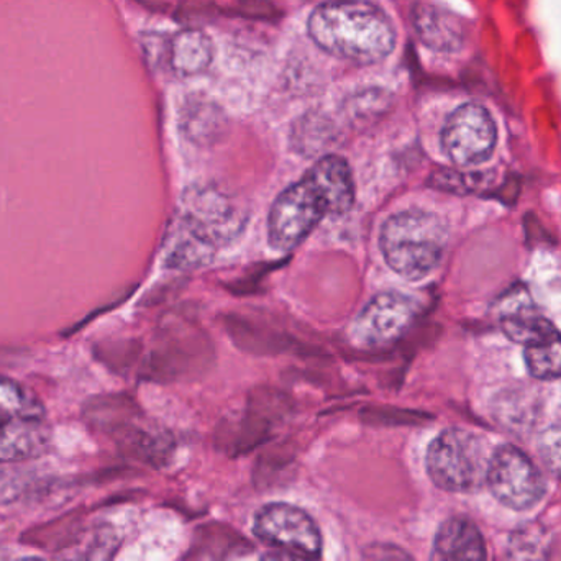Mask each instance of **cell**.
I'll use <instances>...</instances> for the list:
<instances>
[{
  "label": "cell",
  "mask_w": 561,
  "mask_h": 561,
  "mask_svg": "<svg viewBox=\"0 0 561 561\" xmlns=\"http://www.w3.org/2000/svg\"><path fill=\"white\" fill-rule=\"evenodd\" d=\"M355 203L350 164L339 154L320 158L302 180L283 191L268 214L272 249L290 252L299 247L325 217L348 213Z\"/></svg>",
  "instance_id": "obj_1"
},
{
  "label": "cell",
  "mask_w": 561,
  "mask_h": 561,
  "mask_svg": "<svg viewBox=\"0 0 561 561\" xmlns=\"http://www.w3.org/2000/svg\"><path fill=\"white\" fill-rule=\"evenodd\" d=\"M309 35L323 51L356 65H376L396 46L389 16L362 0H335L317 7L310 13Z\"/></svg>",
  "instance_id": "obj_2"
},
{
  "label": "cell",
  "mask_w": 561,
  "mask_h": 561,
  "mask_svg": "<svg viewBox=\"0 0 561 561\" xmlns=\"http://www.w3.org/2000/svg\"><path fill=\"white\" fill-rule=\"evenodd\" d=\"M447 224L437 214L409 209L389 216L379 232V250L392 272L409 280L431 276L447 249Z\"/></svg>",
  "instance_id": "obj_3"
},
{
  "label": "cell",
  "mask_w": 561,
  "mask_h": 561,
  "mask_svg": "<svg viewBox=\"0 0 561 561\" xmlns=\"http://www.w3.org/2000/svg\"><path fill=\"white\" fill-rule=\"evenodd\" d=\"M242 217L226 197L209 191L187 194L184 210L171 242L170 263L181 266L203 263L242 230Z\"/></svg>",
  "instance_id": "obj_4"
},
{
  "label": "cell",
  "mask_w": 561,
  "mask_h": 561,
  "mask_svg": "<svg viewBox=\"0 0 561 561\" xmlns=\"http://www.w3.org/2000/svg\"><path fill=\"white\" fill-rule=\"evenodd\" d=\"M493 451L480 435L447 428L428 445L425 467L435 486L448 493H474L486 486Z\"/></svg>",
  "instance_id": "obj_5"
},
{
  "label": "cell",
  "mask_w": 561,
  "mask_h": 561,
  "mask_svg": "<svg viewBox=\"0 0 561 561\" xmlns=\"http://www.w3.org/2000/svg\"><path fill=\"white\" fill-rule=\"evenodd\" d=\"M486 486L504 507L513 511L533 510L547 493L539 468L513 445H503L493 451Z\"/></svg>",
  "instance_id": "obj_6"
},
{
  "label": "cell",
  "mask_w": 561,
  "mask_h": 561,
  "mask_svg": "<svg viewBox=\"0 0 561 561\" xmlns=\"http://www.w3.org/2000/svg\"><path fill=\"white\" fill-rule=\"evenodd\" d=\"M253 533L262 542L279 552L317 560L322 556V536L316 520L286 503H272L256 513Z\"/></svg>",
  "instance_id": "obj_7"
},
{
  "label": "cell",
  "mask_w": 561,
  "mask_h": 561,
  "mask_svg": "<svg viewBox=\"0 0 561 561\" xmlns=\"http://www.w3.org/2000/svg\"><path fill=\"white\" fill-rule=\"evenodd\" d=\"M496 124L480 104H463L448 115L442 148L458 167H477L490 160L496 147Z\"/></svg>",
  "instance_id": "obj_8"
},
{
  "label": "cell",
  "mask_w": 561,
  "mask_h": 561,
  "mask_svg": "<svg viewBox=\"0 0 561 561\" xmlns=\"http://www.w3.org/2000/svg\"><path fill=\"white\" fill-rule=\"evenodd\" d=\"M417 302L404 293L378 294L373 297L352 327V336L363 346H381L398 340L414 320Z\"/></svg>",
  "instance_id": "obj_9"
},
{
  "label": "cell",
  "mask_w": 561,
  "mask_h": 561,
  "mask_svg": "<svg viewBox=\"0 0 561 561\" xmlns=\"http://www.w3.org/2000/svg\"><path fill=\"white\" fill-rule=\"evenodd\" d=\"M51 440L46 417L0 415V463L32 460L45 454Z\"/></svg>",
  "instance_id": "obj_10"
},
{
  "label": "cell",
  "mask_w": 561,
  "mask_h": 561,
  "mask_svg": "<svg viewBox=\"0 0 561 561\" xmlns=\"http://www.w3.org/2000/svg\"><path fill=\"white\" fill-rule=\"evenodd\" d=\"M431 561H488L486 543L477 524L450 517L438 527Z\"/></svg>",
  "instance_id": "obj_11"
},
{
  "label": "cell",
  "mask_w": 561,
  "mask_h": 561,
  "mask_svg": "<svg viewBox=\"0 0 561 561\" xmlns=\"http://www.w3.org/2000/svg\"><path fill=\"white\" fill-rule=\"evenodd\" d=\"M415 32L428 48L457 51L465 42V30L458 16L434 3L419 2L412 12Z\"/></svg>",
  "instance_id": "obj_12"
},
{
  "label": "cell",
  "mask_w": 561,
  "mask_h": 561,
  "mask_svg": "<svg viewBox=\"0 0 561 561\" xmlns=\"http://www.w3.org/2000/svg\"><path fill=\"white\" fill-rule=\"evenodd\" d=\"M170 65L178 75L194 76L213 62L214 46L206 33L196 28L176 33L170 43Z\"/></svg>",
  "instance_id": "obj_13"
},
{
  "label": "cell",
  "mask_w": 561,
  "mask_h": 561,
  "mask_svg": "<svg viewBox=\"0 0 561 561\" xmlns=\"http://www.w3.org/2000/svg\"><path fill=\"white\" fill-rule=\"evenodd\" d=\"M527 369L537 379L561 378V335L553 332L552 335L527 345L524 350Z\"/></svg>",
  "instance_id": "obj_14"
},
{
  "label": "cell",
  "mask_w": 561,
  "mask_h": 561,
  "mask_svg": "<svg viewBox=\"0 0 561 561\" xmlns=\"http://www.w3.org/2000/svg\"><path fill=\"white\" fill-rule=\"evenodd\" d=\"M0 415L46 417L45 408L25 386L0 376Z\"/></svg>",
  "instance_id": "obj_15"
},
{
  "label": "cell",
  "mask_w": 561,
  "mask_h": 561,
  "mask_svg": "<svg viewBox=\"0 0 561 561\" xmlns=\"http://www.w3.org/2000/svg\"><path fill=\"white\" fill-rule=\"evenodd\" d=\"M503 330L513 342L524 346L533 345L557 332L550 320L529 312L507 313L503 319Z\"/></svg>",
  "instance_id": "obj_16"
},
{
  "label": "cell",
  "mask_w": 561,
  "mask_h": 561,
  "mask_svg": "<svg viewBox=\"0 0 561 561\" xmlns=\"http://www.w3.org/2000/svg\"><path fill=\"white\" fill-rule=\"evenodd\" d=\"M549 537L540 527H526L514 534L503 561H550Z\"/></svg>",
  "instance_id": "obj_17"
},
{
  "label": "cell",
  "mask_w": 561,
  "mask_h": 561,
  "mask_svg": "<svg viewBox=\"0 0 561 561\" xmlns=\"http://www.w3.org/2000/svg\"><path fill=\"white\" fill-rule=\"evenodd\" d=\"M117 547V536L111 529H101L62 552L56 561H112Z\"/></svg>",
  "instance_id": "obj_18"
},
{
  "label": "cell",
  "mask_w": 561,
  "mask_h": 561,
  "mask_svg": "<svg viewBox=\"0 0 561 561\" xmlns=\"http://www.w3.org/2000/svg\"><path fill=\"white\" fill-rule=\"evenodd\" d=\"M539 454L543 463L561 478V427H550L540 435Z\"/></svg>",
  "instance_id": "obj_19"
},
{
  "label": "cell",
  "mask_w": 561,
  "mask_h": 561,
  "mask_svg": "<svg viewBox=\"0 0 561 561\" xmlns=\"http://www.w3.org/2000/svg\"><path fill=\"white\" fill-rule=\"evenodd\" d=\"M363 561H414L402 549L388 543L368 547L363 556Z\"/></svg>",
  "instance_id": "obj_20"
},
{
  "label": "cell",
  "mask_w": 561,
  "mask_h": 561,
  "mask_svg": "<svg viewBox=\"0 0 561 561\" xmlns=\"http://www.w3.org/2000/svg\"><path fill=\"white\" fill-rule=\"evenodd\" d=\"M262 561H316L312 559H306V557L296 556V553L287 552H273L266 553Z\"/></svg>",
  "instance_id": "obj_21"
},
{
  "label": "cell",
  "mask_w": 561,
  "mask_h": 561,
  "mask_svg": "<svg viewBox=\"0 0 561 561\" xmlns=\"http://www.w3.org/2000/svg\"><path fill=\"white\" fill-rule=\"evenodd\" d=\"M15 561H45V560L35 559V557H30V559H20V560H15Z\"/></svg>",
  "instance_id": "obj_22"
}]
</instances>
